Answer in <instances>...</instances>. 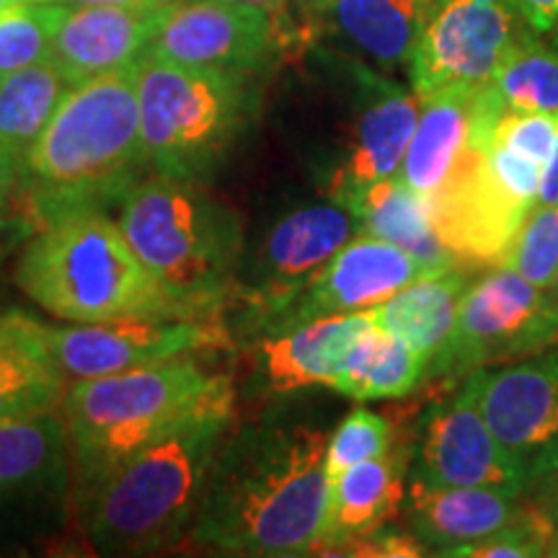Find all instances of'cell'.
I'll use <instances>...</instances> for the list:
<instances>
[{"instance_id": "f35d334b", "label": "cell", "mask_w": 558, "mask_h": 558, "mask_svg": "<svg viewBox=\"0 0 558 558\" xmlns=\"http://www.w3.org/2000/svg\"><path fill=\"white\" fill-rule=\"evenodd\" d=\"M50 3H62V5H143V3H158V0H50Z\"/></svg>"}, {"instance_id": "603a6c76", "label": "cell", "mask_w": 558, "mask_h": 558, "mask_svg": "<svg viewBox=\"0 0 558 558\" xmlns=\"http://www.w3.org/2000/svg\"><path fill=\"white\" fill-rule=\"evenodd\" d=\"M62 380L47 326L21 313L0 318V422L52 411Z\"/></svg>"}, {"instance_id": "4316f807", "label": "cell", "mask_w": 558, "mask_h": 558, "mask_svg": "<svg viewBox=\"0 0 558 558\" xmlns=\"http://www.w3.org/2000/svg\"><path fill=\"white\" fill-rule=\"evenodd\" d=\"M424 373L427 365L414 349L378 324H369L349 347L331 388L354 401L401 399L416 388Z\"/></svg>"}, {"instance_id": "ee69618b", "label": "cell", "mask_w": 558, "mask_h": 558, "mask_svg": "<svg viewBox=\"0 0 558 558\" xmlns=\"http://www.w3.org/2000/svg\"><path fill=\"white\" fill-rule=\"evenodd\" d=\"M303 3H313V0H303Z\"/></svg>"}, {"instance_id": "ba28073f", "label": "cell", "mask_w": 558, "mask_h": 558, "mask_svg": "<svg viewBox=\"0 0 558 558\" xmlns=\"http://www.w3.org/2000/svg\"><path fill=\"white\" fill-rule=\"evenodd\" d=\"M558 341V303L514 269L499 267L463 290L456 326L435 373H463L488 362L538 354Z\"/></svg>"}, {"instance_id": "5bb4252c", "label": "cell", "mask_w": 558, "mask_h": 558, "mask_svg": "<svg viewBox=\"0 0 558 558\" xmlns=\"http://www.w3.org/2000/svg\"><path fill=\"white\" fill-rule=\"evenodd\" d=\"M414 478L429 486H505L520 492L527 486L481 414L478 373L456 399L432 409L418 442Z\"/></svg>"}, {"instance_id": "7a4b0ae2", "label": "cell", "mask_w": 558, "mask_h": 558, "mask_svg": "<svg viewBox=\"0 0 558 558\" xmlns=\"http://www.w3.org/2000/svg\"><path fill=\"white\" fill-rule=\"evenodd\" d=\"M148 169L140 135L137 62L73 86L21 160L37 213L50 222L73 209L124 197Z\"/></svg>"}, {"instance_id": "8992f818", "label": "cell", "mask_w": 558, "mask_h": 558, "mask_svg": "<svg viewBox=\"0 0 558 558\" xmlns=\"http://www.w3.org/2000/svg\"><path fill=\"white\" fill-rule=\"evenodd\" d=\"M120 226L184 318L207 320L228 295L239 226L199 181L153 173L122 197Z\"/></svg>"}, {"instance_id": "b9f144b4", "label": "cell", "mask_w": 558, "mask_h": 558, "mask_svg": "<svg viewBox=\"0 0 558 558\" xmlns=\"http://www.w3.org/2000/svg\"><path fill=\"white\" fill-rule=\"evenodd\" d=\"M16 3H21V0H0V11L11 9V5H16Z\"/></svg>"}, {"instance_id": "8d00e7d4", "label": "cell", "mask_w": 558, "mask_h": 558, "mask_svg": "<svg viewBox=\"0 0 558 558\" xmlns=\"http://www.w3.org/2000/svg\"><path fill=\"white\" fill-rule=\"evenodd\" d=\"M19 177V160L13 158V153L5 148L3 137H0V222H3L5 207L11 202V192L13 184H16Z\"/></svg>"}, {"instance_id": "f6af8a7d", "label": "cell", "mask_w": 558, "mask_h": 558, "mask_svg": "<svg viewBox=\"0 0 558 558\" xmlns=\"http://www.w3.org/2000/svg\"><path fill=\"white\" fill-rule=\"evenodd\" d=\"M313 3H316V0H313Z\"/></svg>"}, {"instance_id": "9c48e42d", "label": "cell", "mask_w": 558, "mask_h": 558, "mask_svg": "<svg viewBox=\"0 0 558 558\" xmlns=\"http://www.w3.org/2000/svg\"><path fill=\"white\" fill-rule=\"evenodd\" d=\"M527 34L533 32L507 0H437L411 50V90L427 99L486 86Z\"/></svg>"}, {"instance_id": "e575fe53", "label": "cell", "mask_w": 558, "mask_h": 558, "mask_svg": "<svg viewBox=\"0 0 558 558\" xmlns=\"http://www.w3.org/2000/svg\"><path fill=\"white\" fill-rule=\"evenodd\" d=\"M535 37L558 50V0H507Z\"/></svg>"}, {"instance_id": "ffe728a7", "label": "cell", "mask_w": 558, "mask_h": 558, "mask_svg": "<svg viewBox=\"0 0 558 558\" xmlns=\"http://www.w3.org/2000/svg\"><path fill=\"white\" fill-rule=\"evenodd\" d=\"M520 488L429 486L411 481L409 518L414 535L437 556L499 533L522 518Z\"/></svg>"}, {"instance_id": "4fadbf2b", "label": "cell", "mask_w": 558, "mask_h": 558, "mask_svg": "<svg viewBox=\"0 0 558 558\" xmlns=\"http://www.w3.org/2000/svg\"><path fill=\"white\" fill-rule=\"evenodd\" d=\"M277 50L275 32L262 11L241 0H171L150 41V58L190 68L248 73Z\"/></svg>"}, {"instance_id": "52a82bcc", "label": "cell", "mask_w": 558, "mask_h": 558, "mask_svg": "<svg viewBox=\"0 0 558 558\" xmlns=\"http://www.w3.org/2000/svg\"><path fill=\"white\" fill-rule=\"evenodd\" d=\"M243 75L150 54L137 62L140 135L153 173L199 181L226 156L246 114Z\"/></svg>"}, {"instance_id": "7402d4cb", "label": "cell", "mask_w": 558, "mask_h": 558, "mask_svg": "<svg viewBox=\"0 0 558 558\" xmlns=\"http://www.w3.org/2000/svg\"><path fill=\"white\" fill-rule=\"evenodd\" d=\"M403 501V465L393 452L329 476L324 538L318 548H347L378 533Z\"/></svg>"}, {"instance_id": "9a60e30c", "label": "cell", "mask_w": 558, "mask_h": 558, "mask_svg": "<svg viewBox=\"0 0 558 558\" xmlns=\"http://www.w3.org/2000/svg\"><path fill=\"white\" fill-rule=\"evenodd\" d=\"M169 3L171 0L143 5H68L54 34L50 60L65 75L70 88L135 65L156 39Z\"/></svg>"}, {"instance_id": "ab89813d", "label": "cell", "mask_w": 558, "mask_h": 558, "mask_svg": "<svg viewBox=\"0 0 558 558\" xmlns=\"http://www.w3.org/2000/svg\"><path fill=\"white\" fill-rule=\"evenodd\" d=\"M543 486H546V497L550 501V509H554V514L558 518V469H554L546 476L538 478Z\"/></svg>"}, {"instance_id": "484cf974", "label": "cell", "mask_w": 558, "mask_h": 558, "mask_svg": "<svg viewBox=\"0 0 558 558\" xmlns=\"http://www.w3.org/2000/svg\"><path fill=\"white\" fill-rule=\"evenodd\" d=\"M437 0H316L341 37L383 68L409 62Z\"/></svg>"}, {"instance_id": "8fae6325", "label": "cell", "mask_w": 558, "mask_h": 558, "mask_svg": "<svg viewBox=\"0 0 558 558\" xmlns=\"http://www.w3.org/2000/svg\"><path fill=\"white\" fill-rule=\"evenodd\" d=\"M478 407L527 486L558 469V357L478 369Z\"/></svg>"}, {"instance_id": "f546056e", "label": "cell", "mask_w": 558, "mask_h": 558, "mask_svg": "<svg viewBox=\"0 0 558 558\" xmlns=\"http://www.w3.org/2000/svg\"><path fill=\"white\" fill-rule=\"evenodd\" d=\"M501 109L558 117V50L535 34L514 47L488 81Z\"/></svg>"}, {"instance_id": "d590c367", "label": "cell", "mask_w": 558, "mask_h": 558, "mask_svg": "<svg viewBox=\"0 0 558 558\" xmlns=\"http://www.w3.org/2000/svg\"><path fill=\"white\" fill-rule=\"evenodd\" d=\"M241 3L262 11L264 16L269 19L277 47H290V41L298 32L295 21H292V16H290V0H241Z\"/></svg>"}, {"instance_id": "7c38bea8", "label": "cell", "mask_w": 558, "mask_h": 558, "mask_svg": "<svg viewBox=\"0 0 558 558\" xmlns=\"http://www.w3.org/2000/svg\"><path fill=\"white\" fill-rule=\"evenodd\" d=\"M486 145L465 150L450 179L429 197L432 222L456 264H501L533 209L497 184Z\"/></svg>"}, {"instance_id": "60d3db41", "label": "cell", "mask_w": 558, "mask_h": 558, "mask_svg": "<svg viewBox=\"0 0 558 558\" xmlns=\"http://www.w3.org/2000/svg\"><path fill=\"white\" fill-rule=\"evenodd\" d=\"M548 556H554V558H558V527H556L554 538H550V546H548Z\"/></svg>"}, {"instance_id": "3957f363", "label": "cell", "mask_w": 558, "mask_h": 558, "mask_svg": "<svg viewBox=\"0 0 558 558\" xmlns=\"http://www.w3.org/2000/svg\"><path fill=\"white\" fill-rule=\"evenodd\" d=\"M233 386L186 357L78 380L62 401L68 445L90 492L124 460L202 414H233Z\"/></svg>"}, {"instance_id": "f1b7e54d", "label": "cell", "mask_w": 558, "mask_h": 558, "mask_svg": "<svg viewBox=\"0 0 558 558\" xmlns=\"http://www.w3.org/2000/svg\"><path fill=\"white\" fill-rule=\"evenodd\" d=\"M68 445L65 418L41 411L0 422V492L45 481L62 465Z\"/></svg>"}, {"instance_id": "d6986e66", "label": "cell", "mask_w": 558, "mask_h": 558, "mask_svg": "<svg viewBox=\"0 0 558 558\" xmlns=\"http://www.w3.org/2000/svg\"><path fill=\"white\" fill-rule=\"evenodd\" d=\"M365 73L367 101L354 122L349 156L331 179V194L341 205H352L375 181L396 177L414 137L422 99L378 75Z\"/></svg>"}, {"instance_id": "4dcf8cb0", "label": "cell", "mask_w": 558, "mask_h": 558, "mask_svg": "<svg viewBox=\"0 0 558 558\" xmlns=\"http://www.w3.org/2000/svg\"><path fill=\"white\" fill-rule=\"evenodd\" d=\"M68 5L50 0H21L0 11V78L50 60L54 34H58Z\"/></svg>"}, {"instance_id": "2e32d148", "label": "cell", "mask_w": 558, "mask_h": 558, "mask_svg": "<svg viewBox=\"0 0 558 558\" xmlns=\"http://www.w3.org/2000/svg\"><path fill=\"white\" fill-rule=\"evenodd\" d=\"M357 233V215L337 199L292 209L262 243L259 303L288 311L305 284Z\"/></svg>"}, {"instance_id": "cb8c5ba5", "label": "cell", "mask_w": 558, "mask_h": 558, "mask_svg": "<svg viewBox=\"0 0 558 558\" xmlns=\"http://www.w3.org/2000/svg\"><path fill=\"white\" fill-rule=\"evenodd\" d=\"M349 209L357 215L362 235L393 243L414 256L429 275L456 267L432 222L429 197L411 190L399 177L375 181Z\"/></svg>"}, {"instance_id": "d4e9b609", "label": "cell", "mask_w": 558, "mask_h": 558, "mask_svg": "<svg viewBox=\"0 0 558 558\" xmlns=\"http://www.w3.org/2000/svg\"><path fill=\"white\" fill-rule=\"evenodd\" d=\"M465 279L456 267L418 277L399 295L386 303L367 308V316L380 329L399 337L403 344L414 349L424 365L442 352L456 326L458 305L463 298Z\"/></svg>"}, {"instance_id": "ac0fdd59", "label": "cell", "mask_w": 558, "mask_h": 558, "mask_svg": "<svg viewBox=\"0 0 558 558\" xmlns=\"http://www.w3.org/2000/svg\"><path fill=\"white\" fill-rule=\"evenodd\" d=\"M501 111L505 109L488 83L481 88L442 90L422 99L414 137L396 177L424 197H432L450 179L465 150L488 143Z\"/></svg>"}, {"instance_id": "6da1fadb", "label": "cell", "mask_w": 558, "mask_h": 558, "mask_svg": "<svg viewBox=\"0 0 558 558\" xmlns=\"http://www.w3.org/2000/svg\"><path fill=\"white\" fill-rule=\"evenodd\" d=\"M324 429L271 427L215 460L192 543L226 556L316 554L329 507Z\"/></svg>"}, {"instance_id": "1f68e13d", "label": "cell", "mask_w": 558, "mask_h": 558, "mask_svg": "<svg viewBox=\"0 0 558 558\" xmlns=\"http://www.w3.org/2000/svg\"><path fill=\"white\" fill-rule=\"evenodd\" d=\"M501 267L514 269L535 288H554L558 275V205H535L530 209Z\"/></svg>"}, {"instance_id": "83f0119b", "label": "cell", "mask_w": 558, "mask_h": 558, "mask_svg": "<svg viewBox=\"0 0 558 558\" xmlns=\"http://www.w3.org/2000/svg\"><path fill=\"white\" fill-rule=\"evenodd\" d=\"M68 90L70 83L52 60L34 62L0 78V137L19 160V169Z\"/></svg>"}, {"instance_id": "5b68a950", "label": "cell", "mask_w": 558, "mask_h": 558, "mask_svg": "<svg viewBox=\"0 0 558 558\" xmlns=\"http://www.w3.org/2000/svg\"><path fill=\"white\" fill-rule=\"evenodd\" d=\"M233 414H202L171 429L88 492V538L101 554H148L197 518Z\"/></svg>"}, {"instance_id": "7bdbcfd3", "label": "cell", "mask_w": 558, "mask_h": 558, "mask_svg": "<svg viewBox=\"0 0 558 558\" xmlns=\"http://www.w3.org/2000/svg\"><path fill=\"white\" fill-rule=\"evenodd\" d=\"M554 284H556V292H558V275H556V282Z\"/></svg>"}, {"instance_id": "74e56055", "label": "cell", "mask_w": 558, "mask_h": 558, "mask_svg": "<svg viewBox=\"0 0 558 558\" xmlns=\"http://www.w3.org/2000/svg\"><path fill=\"white\" fill-rule=\"evenodd\" d=\"M538 205H558V132H556L554 156H550L546 177H543V184H541Z\"/></svg>"}, {"instance_id": "277c9868", "label": "cell", "mask_w": 558, "mask_h": 558, "mask_svg": "<svg viewBox=\"0 0 558 558\" xmlns=\"http://www.w3.org/2000/svg\"><path fill=\"white\" fill-rule=\"evenodd\" d=\"M16 282L39 308L75 324L184 318L140 262L120 222L99 207L45 222L21 254Z\"/></svg>"}, {"instance_id": "d6a6232c", "label": "cell", "mask_w": 558, "mask_h": 558, "mask_svg": "<svg viewBox=\"0 0 558 558\" xmlns=\"http://www.w3.org/2000/svg\"><path fill=\"white\" fill-rule=\"evenodd\" d=\"M390 450L388 422L367 409L352 411L326 445V471L329 476L365 463V460L380 458Z\"/></svg>"}, {"instance_id": "30bf717a", "label": "cell", "mask_w": 558, "mask_h": 558, "mask_svg": "<svg viewBox=\"0 0 558 558\" xmlns=\"http://www.w3.org/2000/svg\"><path fill=\"white\" fill-rule=\"evenodd\" d=\"M226 333L213 320L194 318H117L50 329L47 341L62 375L73 380L104 378L145 365L186 357L215 344Z\"/></svg>"}, {"instance_id": "836d02e7", "label": "cell", "mask_w": 558, "mask_h": 558, "mask_svg": "<svg viewBox=\"0 0 558 558\" xmlns=\"http://www.w3.org/2000/svg\"><path fill=\"white\" fill-rule=\"evenodd\" d=\"M556 525L546 514L535 512V509H525L522 518L512 525H507L499 533L488 535L484 541L469 543V546L452 548L442 556H458V558H535L548 556L550 538H554Z\"/></svg>"}, {"instance_id": "e0dca14e", "label": "cell", "mask_w": 558, "mask_h": 558, "mask_svg": "<svg viewBox=\"0 0 558 558\" xmlns=\"http://www.w3.org/2000/svg\"><path fill=\"white\" fill-rule=\"evenodd\" d=\"M424 275L429 271L407 251L357 233V239L341 246L333 259L292 300L290 305L295 308L290 313V324L331 316V313L375 308Z\"/></svg>"}, {"instance_id": "44dd1931", "label": "cell", "mask_w": 558, "mask_h": 558, "mask_svg": "<svg viewBox=\"0 0 558 558\" xmlns=\"http://www.w3.org/2000/svg\"><path fill=\"white\" fill-rule=\"evenodd\" d=\"M373 324L367 311L331 313L292 324L279 337L262 341V369L277 393L311 386H333L352 341Z\"/></svg>"}]
</instances>
